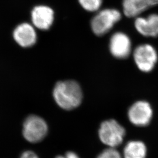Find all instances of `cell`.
I'll return each instance as SVG.
<instances>
[{"mask_svg": "<svg viewBox=\"0 0 158 158\" xmlns=\"http://www.w3.org/2000/svg\"><path fill=\"white\" fill-rule=\"evenodd\" d=\"M152 115V108L150 104L145 101L135 102L131 106L128 112L130 122L138 127L149 124Z\"/></svg>", "mask_w": 158, "mask_h": 158, "instance_id": "8992f818", "label": "cell"}, {"mask_svg": "<svg viewBox=\"0 0 158 158\" xmlns=\"http://www.w3.org/2000/svg\"><path fill=\"white\" fill-rule=\"evenodd\" d=\"M20 158H39L37 155L31 151H25L23 153Z\"/></svg>", "mask_w": 158, "mask_h": 158, "instance_id": "9a60e30c", "label": "cell"}, {"mask_svg": "<svg viewBox=\"0 0 158 158\" xmlns=\"http://www.w3.org/2000/svg\"><path fill=\"white\" fill-rule=\"evenodd\" d=\"M134 58L138 69L143 72L152 71L158 60V55L155 48L150 45L143 44L136 47Z\"/></svg>", "mask_w": 158, "mask_h": 158, "instance_id": "5b68a950", "label": "cell"}, {"mask_svg": "<svg viewBox=\"0 0 158 158\" xmlns=\"http://www.w3.org/2000/svg\"><path fill=\"white\" fill-rule=\"evenodd\" d=\"M121 18V14L117 10H103L93 18L91 23L92 31L97 36L107 34Z\"/></svg>", "mask_w": 158, "mask_h": 158, "instance_id": "277c9868", "label": "cell"}, {"mask_svg": "<svg viewBox=\"0 0 158 158\" xmlns=\"http://www.w3.org/2000/svg\"><path fill=\"white\" fill-rule=\"evenodd\" d=\"M97 158H122L121 154L115 148H109L104 150Z\"/></svg>", "mask_w": 158, "mask_h": 158, "instance_id": "5bb4252c", "label": "cell"}, {"mask_svg": "<svg viewBox=\"0 0 158 158\" xmlns=\"http://www.w3.org/2000/svg\"><path fill=\"white\" fill-rule=\"evenodd\" d=\"M53 96L57 104L63 110H72L78 107L83 99L81 88L74 80L57 82L53 90Z\"/></svg>", "mask_w": 158, "mask_h": 158, "instance_id": "6da1fadb", "label": "cell"}, {"mask_svg": "<svg viewBox=\"0 0 158 158\" xmlns=\"http://www.w3.org/2000/svg\"><path fill=\"white\" fill-rule=\"evenodd\" d=\"M79 2L85 10L94 12L97 11L100 8L102 0H79Z\"/></svg>", "mask_w": 158, "mask_h": 158, "instance_id": "4fadbf2b", "label": "cell"}, {"mask_svg": "<svg viewBox=\"0 0 158 158\" xmlns=\"http://www.w3.org/2000/svg\"><path fill=\"white\" fill-rule=\"evenodd\" d=\"M147 149L145 143L140 141L128 142L123 151L124 158H146Z\"/></svg>", "mask_w": 158, "mask_h": 158, "instance_id": "7c38bea8", "label": "cell"}, {"mask_svg": "<svg viewBox=\"0 0 158 158\" xmlns=\"http://www.w3.org/2000/svg\"><path fill=\"white\" fill-rule=\"evenodd\" d=\"M56 158H66V156H57Z\"/></svg>", "mask_w": 158, "mask_h": 158, "instance_id": "e0dca14e", "label": "cell"}, {"mask_svg": "<svg viewBox=\"0 0 158 158\" xmlns=\"http://www.w3.org/2000/svg\"><path fill=\"white\" fill-rule=\"evenodd\" d=\"M66 158H80L79 156L73 152H68L66 154Z\"/></svg>", "mask_w": 158, "mask_h": 158, "instance_id": "2e32d148", "label": "cell"}, {"mask_svg": "<svg viewBox=\"0 0 158 158\" xmlns=\"http://www.w3.org/2000/svg\"><path fill=\"white\" fill-rule=\"evenodd\" d=\"M135 26L138 32L142 35L156 37L158 36V15L153 14L147 18H137Z\"/></svg>", "mask_w": 158, "mask_h": 158, "instance_id": "30bf717a", "label": "cell"}, {"mask_svg": "<svg viewBox=\"0 0 158 158\" xmlns=\"http://www.w3.org/2000/svg\"><path fill=\"white\" fill-rule=\"evenodd\" d=\"M124 128L115 119H109L102 122L98 130V136L102 143L109 148H116L124 140Z\"/></svg>", "mask_w": 158, "mask_h": 158, "instance_id": "7a4b0ae2", "label": "cell"}, {"mask_svg": "<svg viewBox=\"0 0 158 158\" xmlns=\"http://www.w3.org/2000/svg\"><path fill=\"white\" fill-rule=\"evenodd\" d=\"M158 4V0H123V11L127 17H137L147 9Z\"/></svg>", "mask_w": 158, "mask_h": 158, "instance_id": "8fae6325", "label": "cell"}, {"mask_svg": "<svg viewBox=\"0 0 158 158\" xmlns=\"http://www.w3.org/2000/svg\"><path fill=\"white\" fill-rule=\"evenodd\" d=\"M13 37L17 44L23 48L34 45L37 40L35 29L28 23H23L17 27L14 31Z\"/></svg>", "mask_w": 158, "mask_h": 158, "instance_id": "9c48e42d", "label": "cell"}, {"mask_svg": "<svg viewBox=\"0 0 158 158\" xmlns=\"http://www.w3.org/2000/svg\"><path fill=\"white\" fill-rule=\"evenodd\" d=\"M110 50L113 56L117 58H127L131 51V42L129 37L122 32L114 34L110 40Z\"/></svg>", "mask_w": 158, "mask_h": 158, "instance_id": "52a82bcc", "label": "cell"}, {"mask_svg": "<svg viewBox=\"0 0 158 158\" xmlns=\"http://www.w3.org/2000/svg\"><path fill=\"white\" fill-rule=\"evenodd\" d=\"M48 132V126L46 122L40 116L31 115L24 121L23 136L29 142L38 143L42 141Z\"/></svg>", "mask_w": 158, "mask_h": 158, "instance_id": "3957f363", "label": "cell"}, {"mask_svg": "<svg viewBox=\"0 0 158 158\" xmlns=\"http://www.w3.org/2000/svg\"><path fill=\"white\" fill-rule=\"evenodd\" d=\"M32 21L34 26L41 30L50 28L54 20V12L49 6H36L31 13Z\"/></svg>", "mask_w": 158, "mask_h": 158, "instance_id": "ba28073f", "label": "cell"}]
</instances>
